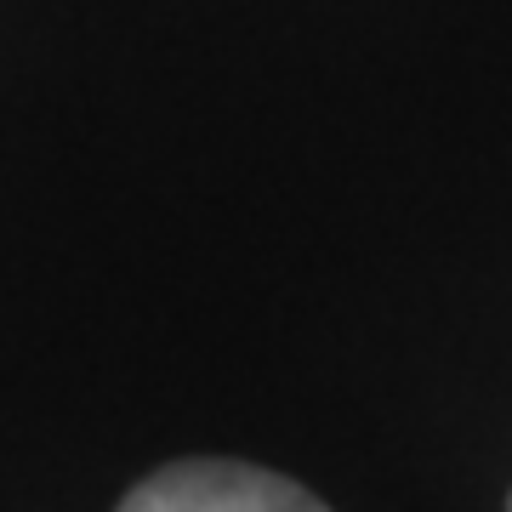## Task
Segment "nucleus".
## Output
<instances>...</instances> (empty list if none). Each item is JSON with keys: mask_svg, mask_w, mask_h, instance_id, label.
I'll use <instances>...</instances> for the list:
<instances>
[{"mask_svg": "<svg viewBox=\"0 0 512 512\" xmlns=\"http://www.w3.org/2000/svg\"><path fill=\"white\" fill-rule=\"evenodd\" d=\"M120 512H330L296 478L251 461H171L120 501Z\"/></svg>", "mask_w": 512, "mask_h": 512, "instance_id": "1", "label": "nucleus"}]
</instances>
